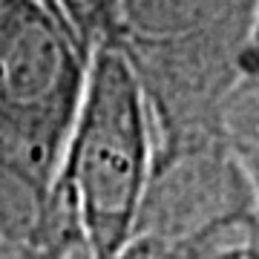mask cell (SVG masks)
I'll use <instances>...</instances> for the list:
<instances>
[{"label":"cell","instance_id":"6da1fadb","mask_svg":"<svg viewBox=\"0 0 259 259\" xmlns=\"http://www.w3.org/2000/svg\"><path fill=\"white\" fill-rule=\"evenodd\" d=\"M150 167L153 127L139 75L118 44H98L55 176L93 259H115L124 248Z\"/></svg>","mask_w":259,"mask_h":259},{"label":"cell","instance_id":"7a4b0ae2","mask_svg":"<svg viewBox=\"0 0 259 259\" xmlns=\"http://www.w3.org/2000/svg\"><path fill=\"white\" fill-rule=\"evenodd\" d=\"M90 49L44 0H0V158L55 185Z\"/></svg>","mask_w":259,"mask_h":259},{"label":"cell","instance_id":"3957f363","mask_svg":"<svg viewBox=\"0 0 259 259\" xmlns=\"http://www.w3.org/2000/svg\"><path fill=\"white\" fill-rule=\"evenodd\" d=\"M245 228H259L253 167L222 144L153 150L130 236L196 239Z\"/></svg>","mask_w":259,"mask_h":259},{"label":"cell","instance_id":"277c9868","mask_svg":"<svg viewBox=\"0 0 259 259\" xmlns=\"http://www.w3.org/2000/svg\"><path fill=\"white\" fill-rule=\"evenodd\" d=\"M256 0H118V44H147L213 26Z\"/></svg>","mask_w":259,"mask_h":259},{"label":"cell","instance_id":"5b68a950","mask_svg":"<svg viewBox=\"0 0 259 259\" xmlns=\"http://www.w3.org/2000/svg\"><path fill=\"white\" fill-rule=\"evenodd\" d=\"M49 9L66 23L83 49L118 44V0H47Z\"/></svg>","mask_w":259,"mask_h":259},{"label":"cell","instance_id":"8992f818","mask_svg":"<svg viewBox=\"0 0 259 259\" xmlns=\"http://www.w3.org/2000/svg\"><path fill=\"white\" fill-rule=\"evenodd\" d=\"M216 259H259V242H250V245H239V248H231L219 253Z\"/></svg>","mask_w":259,"mask_h":259},{"label":"cell","instance_id":"52a82bcc","mask_svg":"<svg viewBox=\"0 0 259 259\" xmlns=\"http://www.w3.org/2000/svg\"><path fill=\"white\" fill-rule=\"evenodd\" d=\"M66 259H90V253H87V250H75V253H69Z\"/></svg>","mask_w":259,"mask_h":259},{"label":"cell","instance_id":"ba28073f","mask_svg":"<svg viewBox=\"0 0 259 259\" xmlns=\"http://www.w3.org/2000/svg\"><path fill=\"white\" fill-rule=\"evenodd\" d=\"M44 3H47V0H44ZM47 6H49V3H47Z\"/></svg>","mask_w":259,"mask_h":259}]
</instances>
